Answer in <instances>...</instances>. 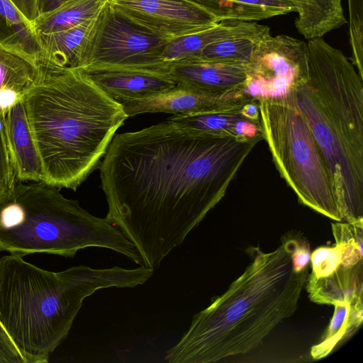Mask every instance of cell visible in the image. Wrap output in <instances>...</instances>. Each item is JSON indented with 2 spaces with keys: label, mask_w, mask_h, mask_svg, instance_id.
Segmentation results:
<instances>
[{
  "label": "cell",
  "mask_w": 363,
  "mask_h": 363,
  "mask_svg": "<svg viewBox=\"0 0 363 363\" xmlns=\"http://www.w3.org/2000/svg\"><path fill=\"white\" fill-rule=\"evenodd\" d=\"M259 141L217 137L167 120L113 136L99 169L106 217L155 270L224 196Z\"/></svg>",
  "instance_id": "1"
},
{
  "label": "cell",
  "mask_w": 363,
  "mask_h": 363,
  "mask_svg": "<svg viewBox=\"0 0 363 363\" xmlns=\"http://www.w3.org/2000/svg\"><path fill=\"white\" fill-rule=\"evenodd\" d=\"M352 63L363 79V0H347Z\"/></svg>",
  "instance_id": "26"
},
{
  "label": "cell",
  "mask_w": 363,
  "mask_h": 363,
  "mask_svg": "<svg viewBox=\"0 0 363 363\" xmlns=\"http://www.w3.org/2000/svg\"><path fill=\"white\" fill-rule=\"evenodd\" d=\"M246 69L245 91L252 97L286 95L307 77V43L269 33L258 44Z\"/></svg>",
  "instance_id": "9"
},
{
  "label": "cell",
  "mask_w": 363,
  "mask_h": 363,
  "mask_svg": "<svg viewBox=\"0 0 363 363\" xmlns=\"http://www.w3.org/2000/svg\"><path fill=\"white\" fill-rule=\"evenodd\" d=\"M108 3L135 23L168 40L220 22L208 9L194 0H108Z\"/></svg>",
  "instance_id": "10"
},
{
  "label": "cell",
  "mask_w": 363,
  "mask_h": 363,
  "mask_svg": "<svg viewBox=\"0 0 363 363\" xmlns=\"http://www.w3.org/2000/svg\"><path fill=\"white\" fill-rule=\"evenodd\" d=\"M0 363H25L0 321Z\"/></svg>",
  "instance_id": "28"
},
{
  "label": "cell",
  "mask_w": 363,
  "mask_h": 363,
  "mask_svg": "<svg viewBox=\"0 0 363 363\" xmlns=\"http://www.w3.org/2000/svg\"><path fill=\"white\" fill-rule=\"evenodd\" d=\"M270 32L267 26L256 21L224 20L203 30L179 37L168 41L161 59L172 63L184 58L197 56L207 45L230 37L255 35Z\"/></svg>",
  "instance_id": "17"
},
{
  "label": "cell",
  "mask_w": 363,
  "mask_h": 363,
  "mask_svg": "<svg viewBox=\"0 0 363 363\" xmlns=\"http://www.w3.org/2000/svg\"><path fill=\"white\" fill-rule=\"evenodd\" d=\"M0 48L28 60L38 67L40 44L33 24L11 0H0Z\"/></svg>",
  "instance_id": "18"
},
{
  "label": "cell",
  "mask_w": 363,
  "mask_h": 363,
  "mask_svg": "<svg viewBox=\"0 0 363 363\" xmlns=\"http://www.w3.org/2000/svg\"><path fill=\"white\" fill-rule=\"evenodd\" d=\"M330 322L320 342L311 348L313 359H323L337 350L360 328L363 320V301L336 303Z\"/></svg>",
  "instance_id": "21"
},
{
  "label": "cell",
  "mask_w": 363,
  "mask_h": 363,
  "mask_svg": "<svg viewBox=\"0 0 363 363\" xmlns=\"http://www.w3.org/2000/svg\"><path fill=\"white\" fill-rule=\"evenodd\" d=\"M257 99L263 138L281 177L302 204L336 222L343 221L325 161L296 105L294 91Z\"/></svg>",
  "instance_id": "7"
},
{
  "label": "cell",
  "mask_w": 363,
  "mask_h": 363,
  "mask_svg": "<svg viewBox=\"0 0 363 363\" xmlns=\"http://www.w3.org/2000/svg\"><path fill=\"white\" fill-rule=\"evenodd\" d=\"M5 128L18 181L44 182L41 160L23 101L17 102L7 109Z\"/></svg>",
  "instance_id": "16"
},
{
  "label": "cell",
  "mask_w": 363,
  "mask_h": 363,
  "mask_svg": "<svg viewBox=\"0 0 363 363\" xmlns=\"http://www.w3.org/2000/svg\"><path fill=\"white\" fill-rule=\"evenodd\" d=\"M22 14L33 24L39 16L38 0H11Z\"/></svg>",
  "instance_id": "29"
},
{
  "label": "cell",
  "mask_w": 363,
  "mask_h": 363,
  "mask_svg": "<svg viewBox=\"0 0 363 363\" xmlns=\"http://www.w3.org/2000/svg\"><path fill=\"white\" fill-rule=\"evenodd\" d=\"M270 32L255 35H239L213 43L196 57L203 61L247 65L261 40Z\"/></svg>",
  "instance_id": "24"
},
{
  "label": "cell",
  "mask_w": 363,
  "mask_h": 363,
  "mask_svg": "<svg viewBox=\"0 0 363 363\" xmlns=\"http://www.w3.org/2000/svg\"><path fill=\"white\" fill-rule=\"evenodd\" d=\"M6 111L0 109V201L17 184V177L10 153L5 128Z\"/></svg>",
  "instance_id": "27"
},
{
  "label": "cell",
  "mask_w": 363,
  "mask_h": 363,
  "mask_svg": "<svg viewBox=\"0 0 363 363\" xmlns=\"http://www.w3.org/2000/svg\"><path fill=\"white\" fill-rule=\"evenodd\" d=\"M168 41L126 18L108 1L85 67L158 65L164 62L161 55Z\"/></svg>",
  "instance_id": "8"
},
{
  "label": "cell",
  "mask_w": 363,
  "mask_h": 363,
  "mask_svg": "<svg viewBox=\"0 0 363 363\" xmlns=\"http://www.w3.org/2000/svg\"><path fill=\"white\" fill-rule=\"evenodd\" d=\"M246 65L188 57L170 63L169 70L177 84L218 91L245 89Z\"/></svg>",
  "instance_id": "15"
},
{
  "label": "cell",
  "mask_w": 363,
  "mask_h": 363,
  "mask_svg": "<svg viewBox=\"0 0 363 363\" xmlns=\"http://www.w3.org/2000/svg\"><path fill=\"white\" fill-rule=\"evenodd\" d=\"M38 67L12 52L0 48V109H7L19 101L36 82Z\"/></svg>",
  "instance_id": "20"
},
{
  "label": "cell",
  "mask_w": 363,
  "mask_h": 363,
  "mask_svg": "<svg viewBox=\"0 0 363 363\" xmlns=\"http://www.w3.org/2000/svg\"><path fill=\"white\" fill-rule=\"evenodd\" d=\"M38 69L23 103L44 183L75 191L99 168L128 116L82 69Z\"/></svg>",
  "instance_id": "3"
},
{
  "label": "cell",
  "mask_w": 363,
  "mask_h": 363,
  "mask_svg": "<svg viewBox=\"0 0 363 363\" xmlns=\"http://www.w3.org/2000/svg\"><path fill=\"white\" fill-rule=\"evenodd\" d=\"M244 116L240 111L199 114H176L167 120L182 127L217 137H235L236 123Z\"/></svg>",
  "instance_id": "25"
},
{
  "label": "cell",
  "mask_w": 363,
  "mask_h": 363,
  "mask_svg": "<svg viewBox=\"0 0 363 363\" xmlns=\"http://www.w3.org/2000/svg\"><path fill=\"white\" fill-rule=\"evenodd\" d=\"M252 99L244 88L216 91L177 84L163 93L121 104L128 117L145 113L189 115L240 111Z\"/></svg>",
  "instance_id": "12"
},
{
  "label": "cell",
  "mask_w": 363,
  "mask_h": 363,
  "mask_svg": "<svg viewBox=\"0 0 363 363\" xmlns=\"http://www.w3.org/2000/svg\"><path fill=\"white\" fill-rule=\"evenodd\" d=\"M108 0H65L56 9L40 14L33 22L37 33L48 34L77 26L98 13Z\"/></svg>",
  "instance_id": "23"
},
{
  "label": "cell",
  "mask_w": 363,
  "mask_h": 363,
  "mask_svg": "<svg viewBox=\"0 0 363 363\" xmlns=\"http://www.w3.org/2000/svg\"><path fill=\"white\" fill-rule=\"evenodd\" d=\"M297 13L294 23L306 40L322 38L347 23L342 0H284Z\"/></svg>",
  "instance_id": "19"
},
{
  "label": "cell",
  "mask_w": 363,
  "mask_h": 363,
  "mask_svg": "<svg viewBox=\"0 0 363 363\" xmlns=\"http://www.w3.org/2000/svg\"><path fill=\"white\" fill-rule=\"evenodd\" d=\"M335 241L341 247V260L327 277L307 279L311 301L319 304L363 301V223L332 224Z\"/></svg>",
  "instance_id": "11"
},
{
  "label": "cell",
  "mask_w": 363,
  "mask_h": 363,
  "mask_svg": "<svg viewBox=\"0 0 363 363\" xmlns=\"http://www.w3.org/2000/svg\"><path fill=\"white\" fill-rule=\"evenodd\" d=\"M86 247L111 250L143 266L136 247L112 220L91 214L54 186L18 183L0 201V252L73 257Z\"/></svg>",
  "instance_id": "6"
},
{
  "label": "cell",
  "mask_w": 363,
  "mask_h": 363,
  "mask_svg": "<svg viewBox=\"0 0 363 363\" xmlns=\"http://www.w3.org/2000/svg\"><path fill=\"white\" fill-rule=\"evenodd\" d=\"M103 9L77 26L61 31L38 35L40 44L38 67L50 69L84 67Z\"/></svg>",
  "instance_id": "14"
},
{
  "label": "cell",
  "mask_w": 363,
  "mask_h": 363,
  "mask_svg": "<svg viewBox=\"0 0 363 363\" xmlns=\"http://www.w3.org/2000/svg\"><path fill=\"white\" fill-rule=\"evenodd\" d=\"M0 286H1V284H0Z\"/></svg>",
  "instance_id": "31"
},
{
  "label": "cell",
  "mask_w": 363,
  "mask_h": 363,
  "mask_svg": "<svg viewBox=\"0 0 363 363\" xmlns=\"http://www.w3.org/2000/svg\"><path fill=\"white\" fill-rule=\"evenodd\" d=\"M82 69L120 103L152 96L177 85L166 62L146 67L90 65Z\"/></svg>",
  "instance_id": "13"
},
{
  "label": "cell",
  "mask_w": 363,
  "mask_h": 363,
  "mask_svg": "<svg viewBox=\"0 0 363 363\" xmlns=\"http://www.w3.org/2000/svg\"><path fill=\"white\" fill-rule=\"evenodd\" d=\"M308 75L294 90L325 161L343 220L363 223V79L342 51L308 40Z\"/></svg>",
  "instance_id": "5"
},
{
  "label": "cell",
  "mask_w": 363,
  "mask_h": 363,
  "mask_svg": "<svg viewBox=\"0 0 363 363\" xmlns=\"http://www.w3.org/2000/svg\"><path fill=\"white\" fill-rule=\"evenodd\" d=\"M281 241L270 252L259 246L247 249L251 260L244 272L193 316L188 330L167 352L166 361L212 363L247 353L295 313L308 269L294 267V233Z\"/></svg>",
  "instance_id": "2"
},
{
  "label": "cell",
  "mask_w": 363,
  "mask_h": 363,
  "mask_svg": "<svg viewBox=\"0 0 363 363\" xmlns=\"http://www.w3.org/2000/svg\"><path fill=\"white\" fill-rule=\"evenodd\" d=\"M154 271L78 265L55 272L6 255L0 259V321L25 363H47L86 298L100 289L143 285Z\"/></svg>",
  "instance_id": "4"
},
{
  "label": "cell",
  "mask_w": 363,
  "mask_h": 363,
  "mask_svg": "<svg viewBox=\"0 0 363 363\" xmlns=\"http://www.w3.org/2000/svg\"><path fill=\"white\" fill-rule=\"evenodd\" d=\"M240 113L244 117L250 121L259 122V109L257 99L253 98L245 103L242 107Z\"/></svg>",
  "instance_id": "30"
},
{
  "label": "cell",
  "mask_w": 363,
  "mask_h": 363,
  "mask_svg": "<svg viewBox=\"0 0 363 363\" xmlns=\"http://www.w3.org/2000/svg\"><path fill=\"white\" fill-rule=\"evenodd\" d=\"M219 20L257 21L294 12L284 0H194Z\"/></svg>",
  "instance_id": "22"
}]
</instances>
